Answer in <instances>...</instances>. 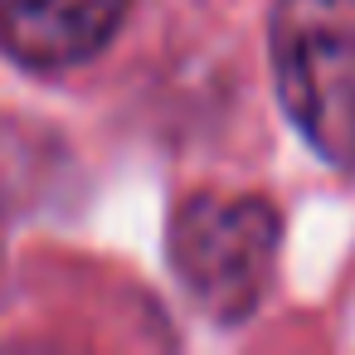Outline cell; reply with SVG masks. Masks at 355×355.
Listing matches in <instances>:
<instances>
[{
	"label": "cell",
	"mask_w": 355,
	"mask_h": 355,
	"mask_svg": "<svg viewBox=\"0 0 355 355\" xmlns=\"http://www.w3.org/2000/svg\"><path fill=\"white\" fill-rule=\"evenodd\" d=\"M272 78L287 117L340 171H355V0H277Z\"/></svg>",
	"instance_id": "1"
},
{
	"label": "cell",
	"mask_w": 355,
	"mask_h": 355,
	"mask_svg": "<svg viewBox=\"0 0 355 355\" xmlns=\"http://www.w3.org/2000/svg\"><path fill=\"white\" fill-rule=\"evenodd\" d=\"M132 0H0V49L20 69L64 73L112 44Z\"/></svg>",
	"instance_id": "3"
},
{
	"label": "cell",
	"mask_w": 355,
	"mask_h": 355,
	"mask_svg": "<svg viewBox=\"0 0 355 355\" xmlns=\"http://www.w3.org/2000/svg\"><path fill=\"white\" fill-rule=\"evenodd\" d=\"M282 219L258 195H190L171 219V268L185 297L234 326L248 321L272 282Z\"/></svg>",
	"instance_id": "2"
}]
</instances>
